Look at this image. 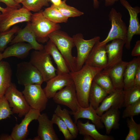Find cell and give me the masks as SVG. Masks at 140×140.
Wrapping results in <instances>:
<instances>
[{
    "label": "cell",
    "instance_id": "681fc988",
    "mask_svg": "<svg viewBox=\"0 0 140 140\" xmlns=\"http://www.w3.org/2000/svg\"><path fill=\"white\" fill-rule=\"evenodd\" d=\"M3 58L2 53L1 52H0V61H1L2 60Z\"/></svg>",
    "mask_w": 140,
    "mask_h": 140
},
{
    "label": "cell",
    "instance_id": "4316f807",
    "mask_svg": "<svg viewBox=\"0 0 140 140\" xmlns=\"http://www.w3.org/2000/svg\"><path fill=\"white\" fill-rule=\"evenodd\" d=\"M140 65V57L135 58L126 65L124 76L123 89L132 87L134 86V77L136 70Z\"/></svg>",
    "mask_w": 140,
    "mask_h": 140
},
{
    "label": "cell",
    "instance_id": "5bb4252c",
    "mask_svg": "<svg viewBox=\"0 0 140 140\" xmlns=\"http://www.w3.org/2000/svg\"><path fill=\"white\" fill-rule=\"evenodd\" d=\"M46 82L43 90L48 99L53 98L58 91L74 83L69 73L57 74Z\"/></svg>",
    "mask_w": 140,
    "mask_h": 140
},
{
    "label": "cell",
    "instance_id": "74e56055",
    "mask_svg": "<svg viewBox=\"0 0 140 140\" xmlns=\"http://www.w3.org/2000/svg\"><path fill=\"white\" fill-rule=\"evenodd\" d=\"M13 114L12 109L4 96L0 98V121L10 117Z\"/></svg>",
    "mask_w": 140,
    "mask_h": 140
},
{
    "label": "cell",
    "instance_id": "ee69618b",
    "mask_svg": "<svg viewBox=\"0 0 140 140\" xmlns=\"http://www.w3.org/2000/svg\"><path fill=\"white\" fill-rule=\"evenodd\" d=\"M0 140H13L11 135L3 134L0 136Z\"/></svg>",
    "mask_w": 140,
    "mask_h": 140
},
{
    "label": "cell",
    "instance_id": "484cf974",
    "mask_svg": "<svg viewBox=\"0 0 140 140\" xmlns=\"http://www.w3.org/2000/svg\"><path fill=\"white\" fill-rule=\"evenodd\" d=\"M12 70L7 61H0V98L4 96L11 83Z\"/></svg>",
    "mask_w": 140,
    "mask_h": 140
},
{
    "label": "cell",
    "instance_id": "277c9868",
    "mask_svg": "<svg viewBox=\"0 0 140 140\" xmlns=\"http://www.w3.org/2000/svg\"><path fill=\"white\" fill-rule=\"evenodd\" d=\"M32 14L23 7L20 8L6 7L0 16V32L7 31L17 23L30 22Z\"/></svg>",
    "mask_w": 140,
    "mask_h": 140
},
{
    "label": "cell",
    "instance_id": "60d3db41",
    "mask_svg": "<svg viewBox=\"0 0 140 140\" xmlns=\"http://www.w3.org/2000/svg\"><path fill=\"white\" fill-rule=\"evenodd\" d=\"M131 55L133 57L140 56V40H139L136 41V44L132 51Z\"/></svg>",
    "mask_w": 140,
    "mask_h": 140
},
{
    "label": "cell",
    "instance_id": "8992f818",
    "mask_svg": "<svg viewBox=\"0 0 140 140\" xmlns=\"http://www.w3.org/2000/svg\"><path fill=\"white\" fill-rule=\"evenodd\" d=\"M109 20L111 23V28L107 37L102 41L100 45L107 44L112 40L117 39L125 41L127 39L128 28L122 19V16L114 8L111 9L108 15Z\"/></svg>",
    "mask_w": 140,
    "mask_h": 140
},
{
    "label": "cell",
    "instance_id": "816d5d0a",
    "mask_svg": "<svg viewBox=\"0 0 140 140\" xmlns=\"http://www.w3.org/2000/svg\"><path fill=\"white\" fill-rule=\"evenodd\" d=\"M1 12H0V15H1Z\"/></svg>",
    "mask_w": 140,
    "mask_h": 140
},
{
    "label": "cell",
    "instance_id": "d590c367",
    "mask_svg": "<svg viewBox=\"0 0 140 140\" xmlns=\"http://www.w3.org/2000/svg\"><path fill=\"white\" fill-rule=\"evenodd\" d=\"M20 29L17 26H14L10 30L0 33V52L4 50L8 44L13 39L14 34Z\"/></svg>",
    "mask_w": 140,
    "mask_h": 140
},
{
    "label": "cell",
    "instance_id": "b9f144b4",
    "mask_svg": "<svg viewBox=\"0 0 140 140\" xmlns=\"http://www.w3.org/2000/svg\"><path fill=\"white\" fill-rule=\"evenodd\" d=\"M134 86L140 88V65L137 68L134 79Z\"/></svg>",
    "mask_w": 140,
    "mask_h": 140
},
{
    "label": "cell",
    "instance_id": "f1b7e54d",
    "mask_svg": "<svg viewBox=\"0 0 140 140\" xmlns=\"http://www.w3.org/2000/svg\"><path fill=\"white\" fill-rule=\"evenodd\" d=\"M54 112L64 121L74 139L76 138L79 132L76 124L73 122L69 111L66 108L62 109L61 106L58 104L55 109Z\"/></svg>",
    "mask_w": 140,
    "mask_h": 140
},
{
    "label": "cell",
    "instance_id": "e0dca14e",
    "mask_svg": "<svg viewBox=\"0 0 140 140\" xmlns=\"http://www.w3.org/2000/svg\"><path fill=\"white\" fill-rule=\"evenodd\" d=\"M111 41L106 46L107 64L106 68L103 69L105 70L110 68L122 60L123 49L125 41L119 39Z\"/></svg>",
    "mask_w": 140,
    "mask_h": 140
},
{
    "label": "cell",
    "instance_id": "7bdbcfd3",
    "mask_svg": "<svg viewBox=\"0 0 140 140\" xmlns=\"http://www.w3.org/2000/svg\"><path fill=\"white\" fill-rule=\"evenodd\" d=\"M105 6L106 7H108L113 5L119 0H104Z\"/></svg>",
    "mask_w": 140,
    "mask_h": 140
},
{
    "label": "cell",
    "instance_id": "6da1fadb",
    "mask_svg": "<svg viewBox=\"0 0 140 140\" xmlns=\"http://www.w3.org/2000/svg\"><path fill=\"white\" fill-rule=\"evenodd\" d=\"M102 70L84 64L79 70L70 72L75 86L78 100L81 107L85 108L89 106V94L93 79Z\"/></svg>",
    "mask_w": 140,
    "mask_h": 140
},
{
    "label": "cell",
    "instance_id": "ac0fdd59",
    "mask_svg": "<svg viewBox=\"0 0 140 140\" xmlns=\"http://www.w3.org/2000/svg\"><path fill=\"white\" fill-rule=\"evenodd\" d=\"M20 42H26L30 44L33 49L35 50L40 51L44 49V46L37 41L30 22H27L24 28L19 30L17 34L11 40L10 44L12 45Z\"/></svg>",
    "mask_w": 140,
    "mask_h": 140
},
{
    "label": "cell",
    "instance_id": "ba28073f",
    "mask_svg": "<svg viewBox=\"0 0 140 140\" xmlns=\"http://www.w3.org/2000/svg\"><path fill=\"white\" fill-rule=\"evenodd\" d=\"M16 75L18 83L22 85H41L44 82L40 73L30 62L23 61L17 64Z\"/></svg>",
    "mask_w": 140,
    "mask_h": 140
},
{
    "label": "cell",
    "instance_id": "603a6c76",
    "mask_svg": "<svg viewBox=\"0 0 140 140\" xmlns=\"http://www.w3.org/2000/svg\"><path fill=\"white\" fill-rule=\"evenodd\" d=\"M33 49L28 43L20 42L13 44L7 47L2 53L3 58L15 57L21 59L26 58L30 51Z\"/></svg>",
    "mask_w": 140,
    "mask_h": 140
},
{
    "label": "cell",
    "instance_id": "3957f363",
    "mask_svg": "<svg viewBox=\"0 0 140 140\" xmlns=\"http://www.w3.org/2000/svg\"><path fill=\"white\" fill-rule=\"evenodd\" d=\"M30 22L37 41L42 43L47 42L49 35L60 29L59 24L53 23L45 17L41 10L32 14Z\"/></svg>",
    "mask_w": 140,
    "mask_h": 140
},
{
    "label": "cell",
    "instance_id": "e575fe53",
    "mask_svg": "<svg viewBox=\"0 0 140 140\" xmlns=\"http://www.w3.org/2000/svg\"><path fill=\"white\" fill-rule=\"evenodd\" d=\"M49 0H24L22 4L28 10L35 12H38L44 6H48Z\"/></svg>",
    "mask_w": 140,
    "mask_h": 140
},
{
    "label": "cell",
    "instance_id": "8fae6325",
    "mask_svg": "<svg viewBox=\"0 0 140 140\" xmlns=\"http://www.w3.org/2000/svg\"><path fill=\"white\" fill-rule=\"evenodd\" d=\"M53 98L56 103L68 107L71 110L72 114L76 113L81 107L78 100L74 83L58 91Z\"/></svg>",
    "mask_w": 140,
    "mask_h": 140
},
{
    "label": "cell",
    "instance_id": "f6af8a7d",
    "mask_svg": "<svg viewBox=\"0 0 140 140\" xmlns=\"http://www.w3.org/2000/svg\"><path fill=\"white\" fill-rule=\"evenodd\" d=\"M52 3V4L54 6H58L61 3V0H49Z\"/></svg>",
    "mask_w": 140,
    "mask_h": 140
},
{
    "label": "cell",
    "instance_id": "ffe728a7",
    "mask_svg": "<svg viewBox=\"0 0 140 140\" xmlns=\"http://www.w3.org/2000/svg\"><path fill=\"white\" fill-rule=\"evenodd\" d=\"M44 49L53 59L57 65V74L70 73V71L64 58L54 44L50 39L44 46Z\"/></svg>",
    "mask_w": 140,
    "mask_h": 140
},
{
    "label": "cell",
    "instance_id": "ab89813d",
    "mask_svg": "<svg viewBox=\"0 0 140 140\" xmlns=\"http://www.w3.org/2000/svg\"><path fill=\"white\" fill-rule=\"evenodd\" d=\"M0 2L5 4L7 7L17 8H21L19 4L17 3L14 0H0Z\"/></svg>",
    "mask_w": 140,
    "mask_h": 140
},
{
    "label": "cell",
    "instance_id": "7402d4cb",
    "mask_svg": "<svg viewBox=\"0 0 140 140\" xmlns=\"http://www.w3.org/2000/svg\"><path fill=\"white\" fill-rule=\"evenodd\" d=\"M120 114L118 108L112 107L100 116L101 121L104 124L107 134H109L113 129L119 128Z\"/></svg>",
    "mask_w": 140,
    "mask_h": 140
},
{
    "label": "cell",
    "instance_id": "836d02e7",
    "mask_svg": "<svg viewBox=\"0 0 140 140\" xmlns=\"http://www.w3.org/2000/svg\"><path fill=\"white\" fill-rule=\"evenodd\" d=\"M127 120V125L129 129L128 133L125 140H139L140 139V124L137 123L131 117Z\"/></svg>",
    "mask_w": 140,
    "mask_h": 140
},
{
    "label": "cell",
    "instance_id": "f907efd6",
    "mask_svg": "<svg viewBox=\"0 0 140 140\" xmlns=\"http://www.w3.org/2000/svg\"><path fill=\"white\" fill-rule=\"evenodd\" d=\"M5 10V8H2L0 6V11L2 12L4 11Z\"/></svg>",
    "mask_w": 140,
    "mask_h": 140
},
{
    "label": "cell",
    "instance_id": "7c38bea8",
    "mask_svg": "<svg viewBox=\"0 0 140 140\" xmlns=\"http://www.w3.org/2000/svg\"><path fill=\"white\" fill-rule=\"evenodd\" d=\"M120 2L128 10L129 15V25L128 28L127 37L125 44L126 48L129 50L134 36L140 35V24L138 17V14L140 12V8L138 6H132L127 0H120Z\"/></svg>",
    "mask_w": 140,
    "mask_h": 140
},
{
    "label": "cell",
    "instance_id": "7a4b0ae2",
    "mask_svg": "<svg viewBox=\"0 0 140 140\" xmlns=\"http://www.w3.org/2000/svg\"><path fill=\"white\" fill-rule=\"evenodd\" d=\"M65 59L70 72L76 70V57L73 56L72 49L75 46L72 37L59 30L54 31L48 36Z\"/></svg>",
    "mask_w": 140,
    "mask_h": 140
},
{
    "label": "cell",
    "instance_id": "4dcf8cb0",
    "mask_svg": "<svg viewBox=\"0 0 140 140\" xmlns=\"http://www.w3.org/2000/svg\"><path fill=\"white\" fill-rule=\"evenodd\" d=\"M123 107H126L140 100V88L133 86L123 89Z\"/></svg>",
    "mask_w": 140,
    "mask_h": 140
},
{
    "label": "cell",
    "instance_id": "9a60e30c",
    "mask_svg": "<svg viewBox=\"0 0 140 140\" xmlns=\"http://www.w3.org/2000/svg\"><path fill=\"white\" fill-rule=\"evenodd\" d=\"M100 40L95 44L85 64L90 66L101 68L106 67L107 64V57L106 50V44L100 45Z\"/></svg>",
    "mask_w": 140,
    "mask_h": 140
},
{
    "label": "cell",
    "instance_id": "8d00e7d4",
    "mask_svg": "<svg viewBox=\"0 0 140 140\" xmlns=\"http://www.w3.org/2000/svg\"><path fill=\"white\" fill-rule=\"evenodd\" d=\"M51 120L54 124L57 125L59 131L63 135L65 140H72L74 139L65 123L58 115L55 113L54 114Z\"/></svg>",
    "mask_w": 140,
    "mask_h": 140
},
{
    "label": "cell",
    "instance_id": "d6986e66",
    "mask_svg": "<svg viewBox=\"0 0 140 140\" xmlns=\"http://www.w3.org/2000/svg\"><path fill=\"white\" fill-rule=\"evenodd\" d=\"M123 90H115L108 94L103 100L101 104L95 110L97 114L101 116L104 113L112 107L120 109L123 107Z\"/></svg>",
    "mask_w": 140,
    "mask_h": 140
},
{
    "label": "cell",
    "instance_id": "52a82bcc",
    "mask_svg": "<svg viewBox=\"0 0 140 140\" xmlns=\"http://www.w3.org/2000/svg\"><path fill=\"white\" fill-rule=\"evenodd\" d=\"M4 96L12 108L13 114H17L19 117L24 116L30 109L22 92L17 89L14 83L11 82Z\"/></svg>",
    "mask_w": 140,
    "mask_h": 140
},
{
    "label": "cell",
    "instance_id": "bcb514c9",
    "mask_svg": "<svg viewBox=\"0 0 140 140\" xmlns=\"http://www.w3.org/2000/svg\"><path fill=\"white\" fill-rule=\"evenodd\" d=\"M93 5L95 9H97L99 6V0H93Z\"/></svg>",
    "mask_w": 140,
    "mask_h": 140
},
{
    "label": "cell",
    "instance_id": "d4e9b609",
    "mask_svg": "<svg viewBox=\"0 0 140 140\" xmlns=\"http://www.w3.org/2000/svg\"><path fill=\"white\" fill-rule=\"evenodd\" d=\"M76 124L78 120L80 118H85L90 120L99 129H103L104 125L101 121L100 116L96 113L95 110L89 104L87 108L81 107L75 113L72 114Z\"/></svg>",
    "mask_w": 140,
    "mask_h": 140
},
{
    "label": "cell",
    "instance_id": "83f0119b",
    "mask_svg": "<svg viewBox=\"0 0 140 140\" xmlns=\"http://www.w3.org/2000/svg\"><path fill=\"white\" fill-rule=\"evenodd\" d=\"M108 95L104 90L93 81L88 96L89 104L96 110Z\"/></svg>",
    "mask_w": 140,
    "mask_h": 140
},
{
    "label": "cell",
    "instance_id": "c3c4849f",
    "mask_svg": "<svg viewBox=\"0 0 140 140\" xmlns=\"http://www.w3.org/2000/svg\"><path fill=\"white\" fill-rule=\"evenodd\" d=\"M17 3L19 4L20 3H22L24 0H14Z\"/></svg>",
    "mask_w": 140,
    "mask_h": 140
},
{
    "label": "cell",
    "instance_id": "d6a6232c",
    "mask_svg": "<svg viewBox=\"0 0 140 140\" xmlns=\"http://www.w3.org/2000/svg\"><path fill=\"white\" fill-rule=\"evenodd\" d=\"M42 13L45 17L55 23H66L68 20V18L64 17L58 10L51 6L42 11Z\"/></svg>",
    "mask_w": 140,
    "mask_h": 140
},
{
    "label": "cell",
    "instance_id": "30bf717a",
    "mask_svg": "<svg viewBox=\"0 0 140 140\" xmlns=\"http://www.w3.org/2000/svg\"><path fill=\"white\" fill-rule=\"evenodd\" d=\"M75 46L76 48V70L80 69L85 62L96 43L100 40L99 36H96L89 40L84 39L83 34L78 33L72 37Z\"/></svg>",
    "mask_w": 140,
    "mask_h": 140
},
{
    "label": "cell",
    "instance_id": "9c48e42d",
    "mask_svg": "<svg viewBox=\"0 0 140 140\" xmlns=\"http://www.w3.org/2000/svg\"><path fill=\"white\" fill-rule=\"evenodd\" d=\"M22 92L31 108L41 111L46 108L48 101L41 85L32 84L26 85Z\"/></svg>",
    "mask_w": 140,
    "mask_h": 140
},
{
    "label": "cell",
    "instance_id": "44dd1931",
    "mask_svg": "<svg viewBox=\"0 0 140 140\" xmlns=\"http://www.w3.org/2000/svg\"><path fill=\"white\" fill-rule=\"evenodd\" d=\"M127 63L122 60L107 70L103 69L108 74L115 90H123L124 73Z\"/></svg>",
    "mask_w": 140,
    "mask_h": 140
},
{
    "label": "cell",
    "instance_id": "f35d334b",
    "mask_svg": "<svg viewBox=\"0 0 140 140\" xmlns=\"http://www.w3.org/2000/svg\"><path fill=\"white\" fill-rule=\"evenodd\" d=\"M140 114V100L126 107L124 109L122 117L126 118L138 115Z\"/></svg>",
    "mask_w": 140,
    "mask_h": 140
},
{
    "label": "cell",
    "instance_id": "4fadbf2b",
    "mask_svg": "<svg viewBox=\"0 0 140 140\" xmlns=\"http://www.w3.org/2000/svg\"><path fill=\"white\" fill-rule=\"evenodd\" d=\"M38 110L31 108L29 112L19 124H16L13 127L10 135L13 140H23L28 134V126L33 121L37 120L40 114Z\"/></svg>",
    "mask_w": 140,
    "mask_h": 140
},
{
    "label": "cell",
    "instance_id": "1f68e13d",
    "mask_svg": "<svg viewBox=\"0 0 140 140\" xmlns=\"http://www.w3.org/2000/svg\"><path fill=\"white\" fill-rule=\"evenodd\" d=\"M51 6L58 10L63 16L67 18L80 16L84 13L75 8L67 5L66 3V0L62 1L61 4L58 6H54L52 4Z\"/></svg>",
    "mask_w": 140,
    "mask_h": 140
},
{
    "label": "cell",
    "instance_id": "7dc6e473",
    "mask_svg": "<svg viewBox=\"0 0 140 140\" xmlns=\"http://www.w3.org/2000/svg\"><path fill=\"white\" fill-rule=\"evenodd\" d=\"M83 140H94V138L91 136L88 135L84 136Z\"/></svg>",
    "mask_w": 140,
    "mask_h": 140
},
{
    "label": "cell",
    "instance_id": "f546056e",
    "mask_svg": "<svg viewBox=\"0 0 140 140\" xmlns=\"http://www.w3.org/2000/svg\"><path fill=\"white\" fill-rule=\"evenodd\" d=\"M93 81L109 94L115 90L108 73L103 69L94 76Z\"/></svg>",
    "mask_w": 140,
    "mask_h": 140
},
{
    "label": "cell",
    "instance_id": "cb8c5ba5",
    "mask_svg": "<svg viewBox=\"0 0 140 140\" xmlns=\"http://www.w3.org/2000/svg\"><path fill=\"white\" fill-rule=\"evenodd\" d=\"M79 133L84 136L88 135L95 140H113L114 138L111 136L103 135L100 134L97 130L95 125L89 123L88 121L83 123L80 120L76 123Z\"/></svg>",
    "mask_w": 140,
    "mask_h": 140
},
{
    "label": "cell",
    "instance_id": "2e32d148",
    "mask_svg": "<svg viewBox=\"0 0 140 140\" xmlns=\"http://www.w3.org/2000/svg\"><path fill=\"white\" fill-rule=\"evenodd\" d=\"M38 126L37 136L33 139L34 140H59L54 129L53 123L50 120L46 113L40 114L38 118Z\"/></svg>",
    "mask_w": 140,
    "mask_h": 140
},
{
    "label": "cell",
    "instance_id": "5b68a950",
    "mask_svg": "<svg viewBox=\"0 0 140 140\" xmlns=\"http://www.w3.org/2000/svg\"><path fill=\"white\" fill-rule=\"evenodd\" d=\"M41 74L44 82H47L57 74L50 55L44 49L35 50L31 54L29 61Z\"/></svg>",
    "mask_w": 140,
    "mask_h": 140
}]
</instances>
